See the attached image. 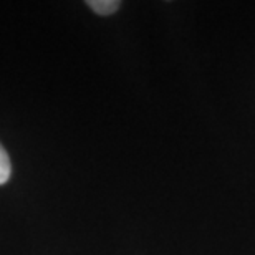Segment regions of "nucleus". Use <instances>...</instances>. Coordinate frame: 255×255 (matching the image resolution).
I'll return each mask as SVG.
<instances>
[{"label": "nucleus", "mask_w": 255, "mask_h": 255, "mask_svg": "<svg viewBox=\"0 0 255 255\" xmlns=\"http://www.w3.org/2000/svg\"><path fill=\"white\" fill-rule=\"evenodd\" d=\"M10 177V159L7 151L0 144V184H5Z\"/></svg>", "instance_id": "f03ea898"}, {"label": "nucleus", "mask_w": 255, "mask_h": 255, "mask_svg": "<svg viewBox=\"0 0 255 255\" xmlns=\"http://www.w3.org/2000/svg\"><path fill=\"white\" fill-rule=\"evenodd\" d=\"M86 3H88L90 7L100 15L115 13L121 5V2H118V0H90V2H86Z\"/></svg>", "instance_id": "f257e3e1"}]
</instances>
